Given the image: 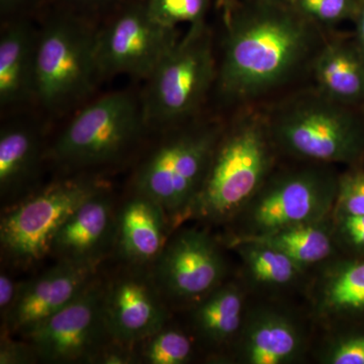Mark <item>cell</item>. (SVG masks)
Instances as JSON below:
<instances>
[{
    "instance_id": "1",
    "label": "cell",
    "mask_w": 364,
    "mask_h": 364,
    "mask_svg": "<svg viewBox=\"0 0 364 364\" xmlns=\"http://www.w3.org/2000/svg\"><path fill=\"white\" fill-rule=\"evenodd\" d=\"M225 11L217 81L225 100L250 102L287 82L315 47L313 21L287 0H253Z\"/></svg>"
},
{
    "instance_id": "2",
    "label": "cell",
    "mask_w": 364,
    "mask_h": 364,
    "mask_svg": "<svg viewBox=\"0 0 364 364\" xmlns=\"http://www.w3.org/2000/svg\"><path fill=\"white\" fill-rule=\"evenodd\" d=\"M275 148L267 117L237 119L223 131L191 215L214 224L236 219L272 176Z\"/></svg>"
},
{
    "instance_id": "3",
    "label": "cell",
    "mask_w": 364,
    "mask_h": 364,
    "mask_svg": "<svg viewBox=\"0 0 364 364\" xmlns=\"http://www.w3.org/2000/svg\"><path fill=\"white\" fill-rule=\"evenodd\" d=\"M223 131L215 123L174 131L139 165L133 191L159 203L176 226L191 215Z\"/></svg>"
},
{
    "instance_id": "4",
    "label": "cell",
    "mask_w": 364,
    "mask_h": 364,
    "mask_svg": "<svg viewBox=\"0 0 364 364\" xmlns=\"http://www.w3.org/2000/svg\"><path fill=\"white\" fill-rule=\"evenodd\" d=\"M212 35L205 21L188 26L148 77L144 123L172 126L193 116L217 81Z\"/></svg>"
},
{
    "instance_id": "5",
    "label": "cell",
    "mask_w": 364,
    "mask_h": 364,
    "mask_svg": "<svg viewBox=\"0 0 364 364\" xmlns=\"http://www.w3.org/2000/svg\"><path fill=\"white\" fill-rule=\"evenodd\" d=\"M275 147L316 163L349 162L363 147V136L345 105L320 92L287 102L268 117Z\"/></svg>"
},
{
    "instance_id": "6",
    "label": "cell",
    "mask_w": 364,
    "mask_h": 364,
    "mask_svg": "<svg viewBox=\"0 0 364 364\" xmlns=\"http://www.w3.org/2000/svg\"><path fill=\"white\" fill-rule=\"evenodd\" d=\"M338 178L321 166L270 176L237 215L239 236L259 237L279 230L325 221L332 217Z\"/></svg>"
},
{
    "instance_id": "7",
    "label": "cell",
    "mask_w": 364,
    "mask_h": 364,
    "mask_svg": "<svg viewBox=\"0 0 364 364\" xmlns=\"http://www.w3.org/2000/svg\"><path fill=\"white\" fill-rule=\"evenodd\" d=\"M102 188V183L91 179H66L14 203L0 221L4 259L18 267H28L44 259L69 215Z\"/></svg>"
},
{
    "instance_id": "8",
    "label": "cell",
    "mask_w": 364,
    "mask_h": 364,
    "mask_svg": "<svg viewBox=\"0 0 364 364\" xmlns=\"http://www.w3.org/2000/svg\"><path fill=\"white\" fill-rule=\"evenodd\" d=\"M142 109L126 92L111 93L79 112L52 148V158L67 168H90L116 161L138 139Z\"/></svg>"
},
{
    "instance_id": "9",
    "label": "cell",
    "mask_w": 364,
    "mask_h": 364,
    "mask_svg": "<svg viewBox=\"0 0 364 364\" xmlns=\"http://www.w3.org/2000/svg\"><path fill=\"white\" fill-rule=\"evenodd\" d=\"M100 75L97 33L76 21L57 20L36 44L35 95L47 107H60L90 91Z\"/></svg>"
},
{
    "instance_id": "10",
    "label": "cell",
    "mask_w": 364,
    "mask_h": 364,
    "mask_svg": "<svg viewBox=\"0 0 364 364\" xmlns=\"http://www.w3.org/2000/svg\"><path fill=\"white\" fill-rule=\"evenodd\" d=\"M45 363H93L111 341L104 312V280L95 279L65 308L23 335Z\"/></svg>"
},
{
    "instance_id": "11",
    "label": "cell",
    "mask_w": 364,
    "mask_h": 364,
    "mask_svg": "<svg viewBox=\"0 0 364 364\" xmlns=\"http://www.w3.org/2000/svg\"><path fill=\"white\" fill-rule=\"evenodd\" d=\"M226 261L207 232L183 229L169 237L151 267L153 279L168 305H193L224 284Z\"/></svg>"
},
{
    "instance_id": "12",
    "label": "cell",
    "mask_w": 364,
    "mask_h": 364,
    "mask_svg": "<svg viewBox=\"0 0 364 364\" xmlns=\"http://www.w3.org/2000/svg\"><path fill=\"white\" fill-rule=\"evenodd\" d=\"M178 40L176 28L151 20L145 6L131 7L97 33L100 75L148 78Z\"/></svg>"
},
{
    "instance_id": "13",
    "label": "cell",
    "mask_w": 364,
    "mask_h": 364,
    "mask_svg": "<svg viewBox=\"0 0 364 364\" xmlns=\"http://www.w3.org/2000/svg\"><path fill=\"white\" fill-rule=\"evenodd\" d=\"M168 306L149 267L126 264L104 282L105 323L114 341L136 346L168 323Z\"/></svg>"
},
{
    "instance_id": "14",
    "label": "cell",
    "mask_w": 364,
    "mask_h": 364,
    "mask_svg": "<svg viewBox=\"0 0 364 364\" xmlns=\"http://www.w3.org/2000/svg\"><path fill=\"white\" fill-rule=\"evenodd\" d=\"M97 277V268L57 260L38 277L23 282L18 301L1 331L23 336L65 308Z\"/></svg>"
},
{
    "instance_id": "15",
    "label": "cell",
    "mask_w": 364,
    "mask_h": 364,
    "mask_svg": "<svg viewBox=\"0 0 364 364\" xmlns=\"http://www.w3.org/2000/svg\"><path fill=\"white\" fill-rule=\"evenodd\" d=\"M117 210L109 189L102 188L64 222L55 235L50 255L93 268L114 251Z\"/></svg>"
},
{
    "instance_id": "16",
    "label": "cell",
    "mask_w": 364,
    "mask_h": 364,
    "mask_svg": "<svg viewBox=\"0 0 364 364\" xmlns=\"http://www.w3.org/2000/svg\"><path fill=\"white\" fill-rule=\"evenodd\" d=\"M171 227L159 203L133 191L117 208L114 251L124 264L151 268L166 245Z\"/></svg>"
},
{
    "instance_id": "17",
    "label": "cell",
    "mask_w": 364,
    "mask_h": 364,
    "mask_svg": "<svg viewBox=\"0 0 364 364\" xmlns=\"http://www.w3.org/2000/svg\"><path fill=\"white\" fill-rule=\"evenodd\" d=\"M237 342L238 359L247 364H289L305 350L298 323L289 314L270 308L246 313Z\"/></svg>"
},
{
    "instance_id": "18",
    "label": "cell",
    "mask_w": 364,
    "mask_h": 364,
    "mask_svg": "<svg viewBox=\"0 0 364 364\" xmlns=\"http://www.w3.org/2000/svg\"><path fill=\"white\" fill-rule=\"evenodd\" d=\"M318 92L341 105L364 97V58L341 42H328L313 58Z\"/></svg>"
},
{
    "instance_id": "19",
    "label": "cell",
    "mask_w": 364,
    "mask_h": 364,
    "mask_svg": "<svg viewBox=\"0 0 364 364\" xmlns=\"http://www.w3.org/2000/svg\"><path fill=\"white\" fill-rule=\"evenodd\" d=\"M245 296L236 284H222L193 306L196 336L212 348L238 339L245 318Z\"/></svg>"
},
{
    "instance_id": "20",
    "label": "cell",
    "mask_w": 364,
    "mask_h": 364,
    "mask_svg": "<svg viewBox=\"0 0 364 364\" xmlns=\"http://www.w3.org/2000/svg\"><path fill=\"white\" fill-rule=\"evenodd\" d=\"M37 39L28 26L16 23L0 40V102L13 105L35 93Z\"/></svg>"
},
{
    "instance_id": "21",
    "label": "cell",
    "mask_w": 364,
    "mask_h": 364,
    "mask_svg": "<svg viewBox=\"0 0 364 364\" xmlns=\"http://www.w3.org/2000/svg\"><path fill=\"white\" fill-rule=\"evenodd\" d=\"M314 298L318 315L328 320L364 314V261H338L326 267Z\"/></svg>"
},
{
    "instance_id": "22",
    "label": "cell",
    "mask_w": 364,
    "mask_h": 364,
    "mask_svg": "<svg viewBox=\"0 0 364 364\" xmlns=\"http://www.w3.org/2000/svg\"><path fill=\"white\" fill-rule=\"evenodd\" d=\"M40 140L26 127L11 126L0 133V193L2 200L21 195L39 165Z\"/></svg>"
},
{
    "instance_id": "23",
    "label": "cell",
    "mask_w": 364,
    "mask_h": 364,
    "mask_svg": "<svg viewBox=\"0 0 364 364\" xmlns=\"http://www.w3.org/2000/svg\"><path fill=\"white\" fill-rule=\"evenodd\" d=\"M231 247L242 258L249 279L261 287L279 289L289 287L304 272L279 249L259 239L238 236Z\"/></svg>"
},
{
    "instance_id": "24",
    "label": "cell",
    "mask_w": 364,
    "mask_h": 364,
    "mask_svg": "<svg viewBox=\"0 0 364 364\" xmlns=\"http://www.w3.org/2000/svg\"><path fill=\"white\" fill-rule=\"evenodd\" d=\"M331 223L330 218L325 221L296 225L253 238L279 249L305 270L327 260L332 255L335 236Z\"/></svg>"
},
{
    "instance_id": "25",
    "label": "cell",
    "mask_w": 364,
    "mask_h": 364,
    "mask_svg": "<svg viewBox=\"0 0 364 364\" xmlns=\"http://www.w3.org/2000/svg\"><path fill=\"white\" fill-rule=\"evenodd\" d=\"M140 363L186 364L195 355V345L188 334L168 323L136 345Z\"/></svg>"
},
{
    "instance_id": "26",
    "label": "cell",
    "mask_w": 364,
    "mask_h": 364,
    "mask_svg": "<svg viewBox=\"0 0 364 364\" xmlns=\"http://www.w3.org/2000/svg\"><path fill=\"white\" fill-rule=\"evenodd\" d=\"M146 11L151 20L165 28H176L205 21L208 0H148Z\"/></svg>"
},
{
    "instance_id": "27",
    "label": "cell",
    "mask_w": 364,
    "mask_h": 364,
    "mask_svg": "<svg viewBox=\"0 0 364 364\" xmlns=\"http://www.w3.org/2000/svg\"><path fill=\"white\" fill-rule=\"evenodd\" d=\"M293 6L314 23L333 25L350 16L354 0H294Z\"/></svg>"
},
{
    "instance_id": "28",
    "label": "cell",
    "mask_w": 364,
    "mask_h": 364,
    "mask_svg": "<svg viewBox=\"0 0 364 364\" xmlns=\"http://www.w3.org/2000/svg\"><path fill=\"white\" fill-rule=\"evenodd\" d=\"M364 215V171H354L338 178L332 217Z\"/></svg>"
},
{
    "instance_id": "29",
    "label": "cell",
    "mask_w": 364,
    "mask_h": 364,
    "mask_svg": "<svg viewBox=\"0 0 364 364\" xmlns=\"http://www.w3.org/2000/svg\"><path fill=\"white\" fill-rule=\"evenodd\" d=\"M322 360L328 364H364V334L335 339L326 347Z\"/></svg>"
},
{
    "instance_id": "30",
    "label": "cell",
    "mask_w": 364,
    "mask_h": 364,
    "mask_svg": "<svg viewBox=\"0 0 364 364\" xmlns=\"http://www.w3.org/2000/svg\"><path fill=\"white\" fill-rule=\"evenodd\" d=\"M332 218L335 239H340L356 250H364V215Z\"/></svg>"
},
{
    "instance_id": "31",
    "label": "cell",
    "mask_w": 364,
    "mask_h": 364,
    "mask_svg": "<svg viewBox=\"0 0 364 364\" xmlns=\"http://www.w3.org/2000/svg\"><path fill=\"white\" fill-rule=\"evenodd\" d=\"M38 361L35 349L26 339L18 341L9 332L1 331L0 364H31Z\"/></svg>"
},
{
    "instance_id": "32",
    "label": "cell",
    "mask_w": 364,
    "mask_h": 364,
    "mask_svg": "<svg viewBox=\"0 0 364 364\" xmlns=\"http://www.w3.org/2000/svg\"><path fill=\"white\" fill-rule=\"evenodd\" d=\"M95 364H134L140 363L136 346H130L111 341L105 345L95 358Z\"/></svg>"
},
{
    "instance_id": "33",
    "label": "cell",
    "mask_w": 364,
    "mask_h": 364,
    "mask_svg": "<svg viewBox=\"0 0 364 364\" xmlns=\"http://www.w3.org/2000/svg\"><path fill=\"white\" fill-rule=\"evenodd\" d=\"M23 282H16L11 275L2 270L0 273V316L4 324L13 310Z\"/></svg>"
},
{
    "instance_id": "34",
    "label": "cell",
    "mask_w": 364,
    "mask_h": 364,
    "mask_svg": "<svg viewBox=\"0 0 364 364\" xmlns=\"http://www.w3.org/2000/svg\"><path fill=\"white\" fill-rule=\"evenodd\" d=\"M354 11H358V33L359 45L364 52V0L359 4L355 6Z\"/></svg>"
},
{
    "instance_id": "35",
    "label": "cell",
    "mask_w": 364,
    "mask_h": 364,
    "mask_svg": "<svg viewBox=\"0 0 364 364\" xmlns=\"http://www.w3.org/2000/svg\"><path fill=\"white\" fill-rule=\"evenodd\" d=\"M23 0H0V6L4 13H9V11H14L18 6H21Z\"/></svg>"
},
{
    "instance_id": "36",
    "label": "cell",
    "mask_w": 364,
    "mask_h": 364,
    "mask_svg": "<svg viewBox=\"0 0 364 364\" xmlns=\"http://www.w3.org/2000/svg\"><path fill=\"white\" fill-rule=\"evenodd\" d=\"M235 2H236V0H218V4H219V6H221L224 11H226L230 6H233Z\"/></svg>"
},
{
    "instance_id": "37",
    "label": "cell",
    "mask_w": 364,
    "mask_h": 364,
    "mask_svg": "<svg viewBox=\"0 0 364 364\" xmlns=\"http://www.w3.org/2000/svg\"><path fill=\"white\" fill-rule=\"evenodd\" d=\"M82 1H85V2H100V1H104V0H82Z\"/></svg>"
},
{
    "instance_id": "38",
    "label": "cell",
    "mask_w": 364,
    "mask_h": 364,
    "mask_svg": "<svg viewBox=\"0 0 364 364\" xmlns=\"http://www.w3.org/2000/svg\"><path fill=\"white\" fill-rule=\"evenodd\" d=\"M287 1L289 2V4H293V2L294 1V0H287Z\"/></svg>"
}]
</instances>
